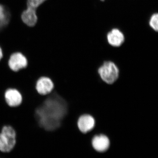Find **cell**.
Segmentation results:
<instances>
[{"mask_svg":"<svg viewBox=\"0 0 158 158\" xmlns=\"http://www.w3.org/2000/svg\"><path fill=\"white\" fill-rule=\"evenodd\" d=\"M95 120L94 117L89 114H82L77 121V126L80 132L87 134L94 129Z\"/></svg>","mask_w":158,"mask_h":158,"instance_id":"obj_6","label":"cell"},{"mask_svg":"<svg viewBox=\"0 0 158 158\" xmlns=\"http://www.w3.org/2000/svg\"><path fill=\"white\" fill-rule=\"evenodd\" d=\"M22 19L23 22L29 27L35 26L37 21L36 9L28 7L27 9L23 12Z\"/></svg>","mask_w":158,"mask_h":158,"instance_id":"obj_10","label":"cell"},{"mask_svg":"<svg viewBox=\"0 0 158 158\" xmlns=\"http://www.w3.org/2000/svg\"><path fill=\"white\" fill-rule=\"evenodd\" d=\"M46 0H28L27 6L29 8L36 9Z\"/></svg>","mask_w":158,"mask_h":158,"instance_id":"obj_12","label":"cell"},{"mask_svg":"<svg viewBox=\"0 0 158 158\" xmlns=\"http://www.w3.org/2000/svg\"><path fill=\"white\" fill-rule=\"evenodd\" d=\"M108 42L114 47H119L124 41V35L118 29H113L107 35Z\"/></svg>","mask_w":158,"mask_h":158,"instance_id":"obj_9","label":"cell"},{"mask_svg":"<svg viewBox=\"0 0 158 158\" xmlns=\"http://www.w3.org/2000/svg\"><path fill=\"white\" fill-rule=\"evenodd\" d=\"M158 14H154L151 18L149 22L150 26L156 31H157L158 29Z\"/></svg>","mask_w":158,"mask_h":158,"instance_id":"obj_13","label":"cell"},{"mask_svg":"<svg viewBox=\"0 0 158 158\" xmlns=\"http://www.w3.org/2000/svg\"><path fill=\"white\" fill-rule=\"evenodd\" d=\"M91 141V145L93 149L100 153L106 152L110 148L111 144L110 138L104 134L94 135Z\"/></svg>","mask_w":158,"mask_h":158,"instance_id":"obj_5","label":"cell"},{"mask_svg":"<svg viewBox=\"0 0 158 158\" xmlns=\"http://www.w3.org/2000/svg\"><path fill=\"white\" fill-rule=\"evenodd\" d=\"M4 98L7 104L11 107L19 106L22 102V95L19 90L15 88L7 89L4 93Z\"/></svg>","mask_w":158,"mask_h":158,"instance_id":"obj_7","label":"cell"},{"mask_svg":"<svg viewBox=\"0 0 158 158\" xmlns=\"http://www.w3.org/2000/svg\"><path fill=\"white\" fill-rule=\"evenodd\" d=\"M17 145V134L14 128L5 125L0 132V152L9 153Z\"/></svg>","mask_w":158,"mask_h":158,"instance_id":"obj_2","label":"cell"},{"mask_svg":"<svg viewBox=\"0 0 158 158\" xmlns=\"http://www.w3.org/2000/svg\"><path fill=\"white\" fill-rule=\"evenodd\" d=\"M9 15L7 10L0 5V29L6 25L9 21Z\"/></svg>","mask_w":158,"mask_h":158,"instance_id":"obj_11","label":"cell"},{"mask_svg":"<svg viewBox=\"0 0 158 158\" xmlns=\"http://www.w3.org/2000/svg\"><path fill=\"white\" fill-rule=\"evenodd\" d=\"M54 88L53 82L48 77L43 76L37 79L35 89L40 95H48L53 91Z\"/></svg>","mask_w":158,"mask_h":158,"instance_id":"obj_8","label":"cell"},{"mask_svg":"<svg viewBox=\"0 0 158 158\" xmlns=\"http://www.w3.org/2000/svg\"><path fill=\"white\" fill-rule=\"evenodd\" d=\"M98 73L102 81L108 85L115 83L119 75L118 66L111 61H106L103 62L98 68Z\"/></svg>","mask_w":158,"mask_h":158,"instance_id":"obj_3","label":"cell"},{"mask_svg":"<svg viewBox=\"0 0 158 158\" xmlns=\"http://www.w3.org/2000/svg\"><path fill=\"white\" fill-rule=\"evenodd\" d=\"M68 113V103L53 90L36 108L34 116L40 127L52 132L62 126Z\"/></svg>","mask_w":158,"mask_h":158,"instance_id":"obj_1","label":"cell"},{"mask_svg":"<svg viewBox=\"0 0 158 158\" xmlns=\"http://www.w3.org/2000/svg\"><path fill=\"white\" fill-rule=\"evenodd\" d=\"M102 1H103V0H102Z\"/></svg>","mask_w":158,"mask_h":158,"instance_id":"obj_15","label":"cell"},{"mask_svg":"<svg viewBox=\"0 0 158 158\" xmlns=\"http://www.w3.org/2000/svg\"><path fill=\"white\" fill-rule=\"evenodd\" d=\"M28 62L27 57L20 52L11 54L8 61L9 68L15 72L26 68L28 65Z\"/></svg>","mask_w":158,"mask_h":158,"instance_id":"obj_4","label":"cell"},{"mask_svg":"<svg viewBox=\"0 0 158 158\" xmlns=\"http://www.w3.org/2000/svg\"><path fill=\"white\" fill-rule=\"evenodd\" d=\"M3 57V52L2 48L0 47V61L2 59Z\"/></svg>","mask_w":158,"mask_h":158,"instance_id":"obj_14","label":"cell"}]
</instances>
